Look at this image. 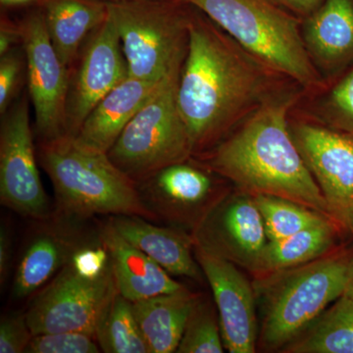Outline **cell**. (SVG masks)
Segmentation results:
<instances>
[{
	"mask_svg": "<svg viewBox=\"0 0 353 353\" xmlns=\"http://www.w3.org/2000/svg\"><path fill=\"white\" fill-rule=\"evenodd\" d=\"M267 71L270 70L190 6L189 46L176 101L194 153L214 148L267 99Z\"/></svg>",
	"mask_w": 353,
	"mask_h": 353,
	"instance_id": "6da1fadb",
	"label": "cell"
},
{
	"mask_svg": "<svg viewBox=\"0 0 353 353\" xmlns=\"http://www.w3.org/2000/svg\"><path fill=\"white\" fill-rule=\"evenodd\" d=\"M294 103L292 97H267L213 148L208 168L250 196L284 197L333 217L292 139L288 114Z\"/></svg>",
	"mask_w": 353,
	"mask_h": 353,
	"instance_id": "7a4b0ae2",
	"label": "cell"
},
{
	"mask_svg": "<svg viewBox=\"0 0 353 353\" xmlns=\"http://www.w3.org/2000/svg\"><path fill=\"white\" fill-rule=\"evenodd\" d=\"M39 161L54 188L60 217L77 221L124 215L158 221L143 203L138 183L121 171L108 153L83 148L66 134L43 141Z\"/></svg>",
	"mask_w": 353,
	"mask_h": 353,
	"instance_id": "3957f363",
	"label": "cell"
},
{
	"mask_svg": "<svg viewBox=\"0 0 353 353\" xmlns=\"http://www.w3.org/2000/svg\"><path fill=\"white\" fill-rule=\"evenodd\" d=\"M352 257L345 252H332L259 278L253 287L261 299L262 348L282 350L343 296Z\"/></svg>",
	"mask_w": 353,
	"mask_h": 353,
	"instance_id": "277c9868",
	"label": "cell"
},
{
	"mask_svg": "<svg viewBox=\"0 0 353 353\" xmlns=\"http://www.w3.org/2000/svg\"><path fill=\"white\" fill-rule=\"evenodd\" d=\"M248 54L303 87L323 83L304 44L299 18L271 0H187Z\"/></svg>",
	"mask_w": 353,
	"mask_h": 353,
	"instance_id": "5b68a950",
	"label": "cell"
},
{
	"mask_svg": "<svg viewBox=\"0 0 353 353\" xmlns=\"http://www.w3.org/2000/svg\"><path fill=\"white\" fill-rule=\"evenodd\" d=\"M129 77L160 82L182 68L189 46L190 4L183 0L108 1Z\"/></svg>",
	"mask_w": 353,
	"mask_h": 353,
	"instance_id": "8992f818",
	"label": "cell"
},
{
	"mask_svg": "<svg viewBox=\"0 0 353 353\" xmlns=\"http://www.w3.org/2000/svg\"><path fill=\"white\" fill-rule=\"evenodd\" d=\"M181 70L165 77L108 153L111 161L138 183L194 154L176 101Z\"/></svg>",
	"mask_w": 353,
	"mask_h": 353,
	"instance_id": "52a82bcc",
	"label": "cell"
},
{
	"mask_svg": "<svg viewBox=\"0 0 353 353\" xmlns=\"http://www.w3.org/2000/svg\"><path fill=\"white\" fill-rule=\"evenodd\" d=\"M118 292L112 265L92 280L68 263L34 296L26 316L34 334L85 332L95 336Z\"/></svg>",
	"mask_w": 353,
	"mask_h": 353,
	"instance_id": "ba28073f",
	"label": "cell"
},
{
	"mask_svg": "<svg viewBox=\"0 0 353 353\" xmlns=\"http://www.w3.org/2000/svg\"><path fill=\"white\" fill-rule=\"evenodd\" d=\"M0 201L2 205L32 219L44 221L51 214L50 199L37 165L27 97L16 102L2 120Z\"/></svg>",
	"mask_w": 353,
	"mask_h": 353,
	"instance_id": "9c48e42d",
	"label": "cell"
},
{
	"mask_svg": "<svg viewBox=\"0 0 353 353\" xmlns=\"http://www.w3.org/2000/svg\"><path fill=\"white\" fill-rule=\"evenodd\" d=\"M192 239L199 250L254 274L269 241L254 196L245 192L218 197L192 230Z\"/></svg>",
	"mask_w": 353,
	"mask_h": 353,
	"instance_id": "30bf717a",
	"label": "cell"
},
{
	"mask_svg": "<svg viewBox=\"0 0 353 353\" xmlns=\"http://www.w3.org/2000/svg\"><path fill=\"white\" fill-rule=\"evenodd\" d=\"M20 26L37 132L43 141H52L67 134L68 68L51 43L41 10L28 16Z\"/></svg>",
	"mask_w": 353,
	"mask_h": 353,
	"instance_id": "8fae6325",
	"label": "cell"
},
{
	"mask_svg": "<svg viewBox=\"0 0 353 353\" xmlns=\"http://www.w3.org/2000/svg\"><path fill=\"white\" fill-rule=\"evenodd\" d=\"M292 139L334 218L353 206V138L326 125H290Z\"/></svg>",
	"mask_w": 353,
	"mask_h": 353,
	"instance_id": "7c38bea8",
	"label": "cell"
},
{
	"mask_svg": "<svg viewBox=\"0 0 353 353\" xmlns=\"http://www.w3.org/2000/svg\"><path fill=\"white\" fill-rule=\"evenodd\" d=\"M194 248L212 290L225 348L231 353L255 352L259 330L254 287L236 264Z\"/></svg>",
	"mask_w": 353,
	"mask_h": 353,
	"instance_id": "4fadbf2b",
	"label": "cell"
},
{
	"mask_svg": "<svg viewBox=\"0 0 353 353\" xmlns=\"http://www.w3.org/2000/svg\"><path fill=\"white\" fill-rule=\"evenodd\" d=\"M129 77L122 46L109 13L85 48L67 108V134L75 137L97 103Z\"/></svg>",
	"mask_w": 353,
	"mask_h": 353,
	"instance_id": "5bb4252c",
	"label": "cell"
},
{
	"mask_svg": "<svg viewBox=\"0 0 353 353\" xmlns=\"http://www.w3.org/2000/svg\"><path fill=\"white\" fill-rule=\"evenodd\" d=\"M146 208L158 220L194 228L218 199L205 171L182 162L171 165L138 183Z\"/></svg>",
	"mask_w": 353,
	"mask_h": 353,
	"instance_id": "9a60e30c",
	"label": "cell"
},
{
	"mask_svg": "<svg viewBox=\"0 0 353 353\" xmlns=\"http://www.w3.org/2000/svg\"><path fill=\"white\" fill-rule=\"evenodd\" d=\"M301 32L309 57L324 75L336 80L352 66L353 0H324L304 18Z\"/></svg>",
	"mask_w": 353,
	"mask_h": 353,
	"instance_id": "2e32d148",
	"label": "cell"
},
{
	"mask_svg": "<svg viewBox=\"0 0 353 353\" xmlns=\"http://www.w3.org/2000/svg\"><path fill=\"white\" fill-rule=\"evenodd\" d=\"M160 82L128 77L108 92L88 114L77 132L76 143L94 152L108 153L139 109L154 94Z\"/></svg>",
	"mask_w": 353,
	"mask_h": 353,
	"instance_id": "e0dca14e",
	"label": "cell"
},
{
	"mask_svg": "<svg viewBox=\"0 0 353 353\" xmlns=\"http://www.w3.org/2000/svg\"><path fill=\"white\" fill-rule=\"evenodd\" d=\"M99 238L110 255L118 292L131 303L185 289L154 260L125 240L109 220Z\"/></svg>",
	"mask_w": 353,
	"mask_h": 353,
	"instance_id": "ac0fdd59",
	"label": "cell"
},
{
	"mask_svg": "<svg viewBox=\"0 0 353 353\" xmlns=\"http://www.w3.org/2000/svg\"><path fill=\"white\" fill-rule=\"evenodd\" d=\"M62 221L41 229L26 245L14 276V299H27L43 289L87 243L67 225L62 226Z\"/></svg>",
	"mask_w": 353,
	"mask_h": 353,
	"instance_id": "d6986e66",
	"label": "cell"
},
{
	"mask_svg": "<svg viewBox=\"0 0 353 353\" xmlns=\"http://www.w3.org/2000/svg\"><path fill=\"white\" fill-rule=\"evenodd\" d=\"M109 222L125 240L171 276L202 280L204 274L194 255L192 236L171 228L157 226L138 216H112Z\"/></svg>",
	"mask_w": 353,
	"mask_h": 353,
	"instance_id": "ffe728a7",
	"label": "cell"
},
{
	"mask_svg": "<svg viewBox=\"0 0 353 353\" xmlns=\"http://www.w3.org/2000/svg\"><path fill=\"white\" fill-rule=\"evenodd\" d=\"M53 48L69 68L90 32L105 21V0H39Z\"/></svg>",
	"mask_w": 353,
	"mask_h": 353,
	"instance_id": "44dd1931",
	"label": "cell"
},
{
	"mask_svg": "<svg viewBox=\"0 0 353 353\" xmlns=\"http://www.w3.org/2000/svg\"><path fill=\"white\" fill-rule=\"evenodd\" d=\"M199 297L185 288L132 303L150 353L176 352Z\"/></svg>",
	"mask_w": 353,
	"mask_h": 353,
	"instance_id": "7402d4cb",
	"label": "cell"
},
{
	"mask_svg": "<svg viewBox=\"0 0 353 353\" xmlns=\"http://www.w3.org/2000/svg\"><path fill=\"white\" fill-rule=\"evenodd\" d=\"M340 225L338 220L330 217L288 238L269 241L256 275L261 277L301 266L334 252Z\"/></svg>",
	"mask_w": 353,
	"mask_h": 353,
	"instance_id": "603a6c76",
	"label": "cell"
},
{
	"mask_svg": "<svg viewBox=\"0 0 353 353\" xmlns=\"http://www.w3.org/2000/svg\"><path fill=\"white\" fill-rule=\"evenodd\" d=\"M282 352L353 353V301L343 294Z\"/></svg>",
	"mask_w": 353,
	"mask_h": 353,
	"instance_id": "cb8c5ba5",
	"label": "cell"
},
{
	"mask_svg": "<svg viewBox=\"0 0 353 353\" xmlns=\"http://www.w3.org/2000/svg\"><path fill=\"white\" fill-rule=\"evenodd\" d=\"M97 340L106 353H150L131 301L118 292L97 329Z\"/></svg>",
	"mask_w": 353,
	"mask_h": 353,
	"instance_id": "d4e9b609",
	"label": "cell"
},
{
	"mask_svg": "<svg viewBox=\"0 0 353 353\" xmlns=\"http://www.w3.org/2000/svg\"><path fill=\"white\" fill-rule=\"evenodd\" d=\"M255 202L270 241L282 240L332 216L284 197L259 194ZM334 218V217H333Z\"/></svg>",
	"mask_w": 353,
	"mask_h": 353,
	"instance_id": "484cf974",
	"label": "cell"
},
{
	"mask_svg": "<svg viewBox=\"0 0 353 353\" xmlns=\"http://www.w3.org/2000/svg\"><path fill=\"white\" fill-rule=\"evenodd\" d=\"M225 350L218 313L210 301L201 296L190 313L176 352L223 353Z\"/></svg>",
	"mask_w": 353,
	"mask_h": 353,
	"instance_id": "4316f807",
	"label": "cell"
},
{
	"mask_svg": "<svg viewBox=\"0 0 353 353\" xmlns=\"http://www.w3.org/2000/svg\"><path fill=\"white\" fill-rule=\"evenodd\" d=\"M325 125L353 138V65L334 80L321 101Z\"/></svg>",
	"mask_w": 353,
	"mask_h": 353,
	"instance_id": "83f0119b",
	"label": "cell"
},
{
	"mask_svg": "<svg viewBox=\"0 0 353 353\" xmlns=\"http://www.w3.org/2000/svg\"><path fill=\"white\" fill-rule=\"evenodd\" d=\"M95 336L85 332L34 334L26 353H99Z\"/></svg>",
	"mask_w": 353,
	"mask_h": 353,
	"instance_id": "f1b7e54d",
	"label": "cell"
},
{
	"mask_svg": "<svg viewBox=\"0 0 353 353\" xmlns=\"http://www.w3.org/2000/svg\"><path fill=\"white\" fill-rule=\"evenodd\" d=\"M69 264L79 275L94 280L111 268V259L108 250L99 238V243H85L79 248Z\"/></svg>",
	"mask_w": 353,
	"mask_h": 353,
	"instance_id": "f546056e",
	"label": "cell"
},
{
	"mask_svg": "<svg viewBox=\"0 0 353 353\" xmlns=\"http://www.w3.org/2000/svg\"><path fill=\"white\" fill-rule=\"evenodd\" d=\"M32 334L26 313H13L0 322V353H26Z\"/></svg>",
	"mask_w": 353,
	"mask_h": 353,
	"instance_id": "4dcf8cb0",
	"label": "cell"
},
{
	"mask_svg": "<svg viewBox=\"0 0 353 353\" xmlns=\"http://www.w3.org/2000/svg\"><path fill=\"white\" fill-rule=\"evenodd\" d=\"M23 59L16 51H8L2 55L0 60V113L7 112L12 101L21 73H22Z\"/></svg>",
	"mask_w": 353,
	"mask_h": 353,
	"instance_id": "1f68e13d",
	"label": "cell"
},
{
	"mask_svg": "<svg viewBox=\"0 0 353 353\" xmlns=\"http://www.w3.org/2000/svg\"><path fill=\"white\" fill-rule=\"evenodd\" d=\"M274 3L282 7L288 12L294 14L297 18L307 17L314 12L324 0H271Z\"/></svg>",
	"mask_w": 353,
	"mask_h": 353,
	"instance_id": "d6a6232c",
	"label": "cell"
},
{
	"mask_svg": "<svg viewBox=\"0 0 353 353\" xmlns=\"http://www.w3.org/2000/svg\"><path fill=\"white\" fill-rule=\"evenodd\" d=\"M12 241L8 228L1 225L0 229V284L6 282L10 269L11 254H12Z\"/></svg>",
	"mask_w": 353,
	"mask_h": 353,
	"instance_id": "836d02e7",
	"label": "cell"
},
{
	"mask_svg": "<svg viewBox=\"0 0 353 353\" xmlns=\"http://www.w3.org/2000/svg\"><path fill=\"white\" fill-rule=\"evenodd\" d=\"M19 37L22 38L21 26L18 27L10 21L2 19L1 31H0V55L1 57L11 50V46L17 41Z\"/></svg>",
	"mask_w": 353,
	"mask_h": 353,
	"instance_id": "e575fe53",
	"label": "cell"
},
{
	"mask_svg": "<svg viewBox=\"0 0 353 353\" xmlns=\"http://www.w3.org/2000/svg\"><path fill=\"white\" fill-rule=\"evenodd\" d=\"M336 220H338L341 226L345 227L353 236V206L340 213L338 217H336Z\"/></svg>",
	"mask_w": 353,
	"mask_h": 353,
	"instance_id": "d590c367",
	"label": "cell"
},
{
	"mask_svg": "<svg viewBox=\"0 0 353 353\" xmlns=\"http://www.w3.org/2000/svg\"><path fill=\"white\" fill-rule=\"evenodd\" d=\"M343 294L353 301V254L350 259V267H348L347 285H345Z\"/></svg>",
	"mask_w": 353,
	"mask_h": 353,
	"instance_id": "8d00e7d4",
	"label": "cell"
},
{
	"mask_svg": "<svg viewBox=\"0 0 353 353\" xmlns=\"http://www.w3.org/2000/svg\"><path fill=\"white\" fill-rule=\"evenodd\" d=\"M39 0H0L3 6H22Z\"/></svg>",
	"mask_w": 353,
	"mask_h": 353,
	"instance_id": "74e56055",
	"label": "cell"
},
{
	"mask_svg": "<svg viewBox=\"0 0 353 353\" xmlns=\"http://www.w3.org/2000/svg\"><path fill=\"white\" fill-rule=\"evenodd\" d=\"M105 1H117V0H105ZM183 1L187 2V0H183Z\"/></svg>",
	"mask_w": 353,
	"mask_h": 353,
	"instance_id": "f35d334b",
	"label": "cell"
}]
</instances>
